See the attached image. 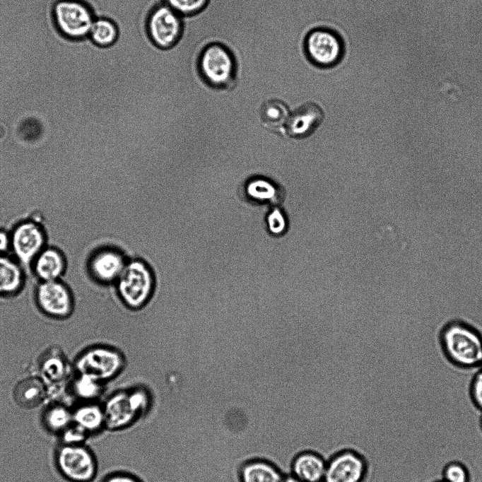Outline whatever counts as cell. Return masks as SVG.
Returning <instances> with one entry per match:
<instances>
[{
    "label": "cell",
    "mask_w": 482,
    "mask_h": 482,
    "mask_svg": "<svg viewBox=\"0 0 482 482\" xmlns=\"http://www.w3.org/2000/svg\"><path fill=\"white\" fill-rule=\"evenodd\" d=\"M101 403L105 429L119 430L131 426L148 412L152 395L145 385L134 384L107 392Z\"/></svg>",
    "instance_id": "1"
},
{
    "label": "cell",
    "mask_w": 482,
    "mask_h": 482,
    "mask_svg": "<svg viewBox=\"0 0 482 482\" xmlns=\"http://www.w3.org/2000/svg\"><path fill=\"white\" fill-rule=\"evenodd\" d=\"M442 348L454 364L472 368L481 365L482 336L473 327L461 322L447 324L441 333Z\"/></svg>",
    "instance_id": "2"
},
{
    "label": "cell",
    "mask_w": 482,
    "mask_h": 482,
    "mask_svg": "<svg viewBox=\"0 0 482 482\" xmlns=\"http://www.w3.org/2000/svg\"><path fill=\"white\" fill-rule=\"evenodd\" d=\"M155 280L151 267L142 260L127 261L116 281V290L124 305L131 310L144 307L151 299Z\"/></svg>",
    "instance_id": "3"
},
{
    "label": "cell",
    "mask_w": 482,
    "mask_h": 482,
    "mask_svg": "<svg viewBox=\"0 0 482 482\" xmlns=\"http://www.w3.org/2000/svg\"><path fill=\"white\" fill-rule=\"evenodd\" d=\"M124 364L120 351L111 346L96 344L78 353L72 368L76 374L89 375L106 384L121 372Z\"/></svg>",
    "instance_id": "4"
},
{
    "label": "cell",
    "mask_w": 482,
    "mask_h": 482,
    "mask_svg": "<svg viewBox=\"0 0 482 482\" xmlns=\"http://www.w3.org/2000/svg\"><path fill=\"white\" fill-rule=\"evenodd\" d=\"M199 71L204 81L216 88H228L235 80L236 63L231 52L219 43L208 45L201 51Z\"/></svg>",
    "instance_id": "5"
},
{
    "label": "cell",
    "mask_w": 482,
    "mask_h": 482,
    "mask_svg": "<svg viewBox=\"0 0 482 482\" xmlns=\"http://www.w3.org/2000/svg\"><path fill=\"white\" fill-rule=\"evenodd\" d=\"M34 300L38 310L52 319H67L74 312V295L62 279L38 282L34 291Z\"/></svg>",
    "instance_id": "6"
},
{
    "label": "cell",
    "mask_w": 482,
    "mask_h": 482,
    "mask_svg": "<svg viewBox=\"0 0 482 482\" xmlns=\"http://www.w3.org/2000/svg\"><path fill=\"white\" fill-rule=\"evenodd\" d=\"M55 24L59 31L71 40L88 37L96 18L93 11L81 0H59L53 9Z\"/></svg>",
    "instance_id": "7"
},
{
    "label": "cell",
    "mask_w": 482,
    "mask_h": 482,
    "mask_svg": "<svg viewBox=\"0 0 482 482\" xmlns=\"http://www.w3.org/2000/svg\"><path fill=\"white\" fill-rule=\"evenodd\" d=\"M57 464L61 473L74 482H91L98 474L94 453L81 445H64L57 452Z\"/></svg>",
    "instance_id": "8"
},
{
    "label": "cell",
    "mask_w": 482,
    "mask_h": 482,
    "mask_svg": "<svg viewBox=\"0 0 482 482\" xmlns=\"http://www.w3.org/2000/svg\"><path fill=\"white\" fill-rule=\"evenodd\" d=\"M182 29V17L165 3L151 11L146 22L150 40L160 49L175 45L181 37Z\"/></svg>",
    "instance_id": "9"
},
{
    "label": "cell",
    "mask_w": 482,
    "mask_h": 482,
    "mask_svg": "<svg viewBox=\"0 0 482 482\" xmlns=\"http://www.w3.org/2000/svg\"><path fill=\"white\" fill-rule=\"evenodd\" d=\"M368 470V460L362 454L343 449L327 459L323 482H363Z\"/></svg>",
    "instance_id": "10"
},
{
    "label": "cell",
    "mask_w": 482,
    "mask_h": 482,
    "mask_svg": "<svg viewBox=\"0 0 482 482\" xmlns=\"http://www.w3.org/2000/svg\"><path fill=\"white\" fill-rule=\"evenodd\" d=\"M12 256L24 267H29L37 254L47 246L43 228L33 221L16 225L10 233Z\"/></svg>",
    "instance_id": "11"
},
{
    "label": "cell",
    "mask_w": 482,
    "mask_h": 482,
    "mask_svg": "<svg viewBox=\"0 0 482 482\" xmlns=\"http://www.w3.org/2000/svg\"><path fill=\"white\" fill-rule=\"evenodd\" d=\"M127 263L124 255L119 251L103 248L89 256L86 261V271L95 283L108 286L116 283Z\"/></svg>",
    "instance_id": "12"
},
{
    "label": "cell",
    "mask_w": 482,
    "mask_h": 482,
    "mask_svg": "<svg viewBox=\"0 0 482 482\" xmlns=\"http://www.w3.org/2000/svg\"><path fill=\"white\" fill-rule=\"evenodd\" d=\"M305 49L311 61L322 66H331L337 63L343 50L338 36L322 29L313 30L307 35Z\"/></svg>",
    "instance_id": "13"
},
{
    "label": "cell",
    "mask_w": 482,
    "mask_h": 482,
    "mask_svg": "<svg viewBox=\"0 0 482 482\" xmlns=\"http://www.w3.org/2000/svg\"><path fill=\"white\" fill-rule=\"evenodd\" d=\"M67 267V259L63 251L47 245L34 259L29 269L40 282L61 279Z\"/></svg>",
    "instance_id": "14"
},
{
    "label": "cell",
    "mask_w": 482,
    "mask_h": 482,
    "mask_svg": "<svg viewBox=\"0 0 482 482\" xmlns=\"http://www.w3.org/2000/svg\"><path fill=\"white\" fill-rule=\"evenodd\" d=\"M327 459L320 453L305 449L297 453L291 460L289 474L303 482H323Z\"/></svg>",
    "instance_id": "15"
},
{
    "label": "cell",
    "mask_w": 482,
    "mask_h": 482,
    "mask_svg": "<svg viewBox=\"0 0 482 482\" xmlns=\"http://www.w3.org/2000/svg\"><path fill=\"white\" fill-rule=\"evenodd\" d=\"M25 267L13 256L0 254V298H12L25 287Z\"/></svg>",
    "instance_id": "16"
},
{
    "label": "cell",
    "mask_w": 482,
    "mask_h": 482,
    "mask_svg": "<svg viewBox=\"0 0 482 482\" xmlns=\"http://www.w3.org/2000/svg\"><path fill=\"white\" fill-rule=\"evenodd\" d=\"M238 474L240 482H283L286 476L275 463L260 457L242 462Z\"/></svg>",
    "instance_id": "17"
},
{
    "label": "cell",
    "mask_w": 482,
    "mask_h": 482,
    "mask_svg": "<svg viewBox=\"0 0 482 482\" xmlns=\"http://www.w3.org/2000/svg\"><path fill=\"white\" fill-rule=\"evenodd\" d=\"M322 119L320 109L313 103H307L288 117L286 124L290 136L295 137L310 134Z\"/></svg>",
    "instance_id": "18"
},
{
    "label": "cell",
    "mask_w": 482,
    "mask_h": 482,
    "mask_svg": "<svg viewBox=\"0 0 482 482\" xmlns=\"http://www.w3.org/2000/svg\"><path fill=\"white\" fill-rule=\"evenodd\" d=\"M37 363L41 375L46 380L54 382L63 380L67 376L71 366L63 352L56 347L43 352Z\"/></svg>",
    "instance_id": "19"
},
{
    "label": "cell",
    "mask_w": 482,
    "mask_h": 482,
    "mask_svg": "<svg viewBox=\"0 0 482 482\" xmlns=\"http://www.w3.org/2000/svg\"><path fill=\"white\" fill-rule=\"evenodd\" d=\"M46 394V387L42 379L29 377L20 380L13 390V398L20 406L32 408L42 402Z\"/></svg>",
    "instance_id": "20"
},
{
    "label": "cell",
    "mask_w": 482,
    "mask_h": 482,
    "mask_svg": "<svg viewBox=\"0 0 482 482\" xmlns=\"http://www.w3.org/2000/svg\"><path fill=\"white\" fill-rule=\"evenodd\" d=\"M74 423L88 434H98L105 429V414L101 402H86L72 415Z\"/></svg>",
    "instance_id": "21"
},
{
    "label": "cell",
    "mask_w": 482,
    "mask_h": 482,
    "mask_svg": "<svg viewBox=\"0 0 482 482\" xmlns=\"http://www.w3.org/2000/svg\"><path fill=\"white\" fill-rule=\"evenodd\" d=\"M74 394L86 402H96L104 398L106 384L89 375L76 374L72 382Z\"/></svg>",
    "instance_id": "22"
},
{
    "label": "cell",
    "mask_w": 482,
    "mask_h": 482,
    "mask_svg": "<svg viewBox=\"0 0 482 482\" xmlns=\"http://www.w3.org/2000/svg\"><path fill=\"white\" fill-rule=\"evenodd\" d=\"M118 28L110 19L96 18L92 25L88 38L97 46L107 47L117 40Z\"/></svg>",
    "instance_id": "23"
},
{
    "label": "cell",
    "mask_w": 482,
    "mask_h": 482,
    "mask_svg": "<svg viewBox=\"0 0 482 482\" xmlns=\"http://www.w3.org/2000/svg\"><path fill=\"white\" fill-rule=\"evenodd\" d=\"M260 117L266 127L276 129L286 124L288 113L283 103L278 100H270L261 107Z\"/></svg>",
    "instance_id": "24"
},
{
    "label": "cell",
    "mask_w": 482,
    "mask_h": 482,
    "mask_svg": "<svg viewBox=\"0 0 482 482\" xmlns=\"http://www.w3.org/2000/svg\"><path fill=\"white\" fill-rule=\"evenodd\" d=\"M73 420L69 411L60 405L49 407L44 413L43 421L45 426L53 432H63Z\"/></svg>",
    "instance_id": "25"
},
{
    "label": "cell",
    "mask_w": 482,
    "mask_h": 482,
    "mask_svg": "<svg viewBox=\"0 0 482 482\" xmlns=\"http://www.w3.org/2000/svg\"><path fill=\"white\" fill-rule=\"evenodd\" d=\"M441 479L445 482H470L471 473L465 464L452 460L444 465Z\"/></svg>",
    "instance_id": "26"
},
{
    "label": "cell",
    "mask_w": 482,
    "mask_h": 482,
    "mask_svg": "<svg viewBox=\"0 0 482 482\" xmlns=\"http://www.w3.org/2000/svg\"><path fill=\"white\" fill-rule=\"evenodd\" d=\"M208 0H164L172 10L182 17L194 15L201 11Z\"/></svg>",
    "instance_id": "27"
},
{
    "label": "cell",
    "mask_w": 482,
    "mask_h": 482,
    "mask_svg": "<svg viewBox=\"0 0 482 482\" xmlns=\"http://www.w3.org/2000/svg\"><path fill=\"white\" fill-rule=\"evenodd\" d=\"M466 392L474 406L482 413V368L481 365L471 378Z\"/></svg>",
    "instance_id": "28"
},
{
    "label": "cell",
    "mask_w": 482,
    "mask_h": 482,
    "mask_svg": "<svg viewBox=\"0 0 482 482\" xmlns=\"http://www.w3.org/2000/svg\"><path fill=\"white\" fill-rule=\"evenodd\" d=\"M62 433V438L65 445L80 444L86 439L88 435L84 430L76 424L73 426L69 425Z\"/></svg>",
    "instance_id": "29"
},
{
    "label": "cell",
    "mask_w": 482,
    "mask_h": 482,
    "mask_svg": "<svg viewBox=\"0 0 482 482\" xmlns=\"http://www.w3.org/2000/svg\"><path fill=\"white\" fill-rule=\"evenodd\" d=\"M100 482H141L135 476L122 471H116L101 478Z\"/></svg>",
    "instance_id": "30"
},
{
    "label": "cell",
    "mask_w": 482,
    "mask_h": 482,
    "mask_svg": "<svg viewBox=\"0 0 482 482\" xmlns=\"http://www.w3.org/2000/svg\"><path fill=\"white\" fill-rule=\"evenodd\" d=\"M11 251L10 233L0 230V254H6Z\"/></svg>",
    "instance_id": "31"
},
{
    "label": "cell",
    "mask_w": 482,
    "mask_h": 482,
    "mask_svg": "<svg viewBox=\"0 0 482 482\" xmlns=\"http://www.w3.org/2000/svg\"><path fill=\"white\" fill-rule=\"evenodd\" d=\"M283 482H303L291 474H286Z\"/></svg>",
    "instance_id": "32"
},
{
    "label": "cell",
    "mask_w": 482,
    "mask_h": 482,
    "mask_svg": "<svg viewBox=\"0 0 482 482\" xmlns=\"http://www.w3.org/2000/svg\"><path fill=\"white\" fill-rule=\"evenodd\" d=\"M479 428H480L481 431L482 433V413H481L480 418H479Z\"/></svg>",
    "instance_id": "33"
},
{
    "label": "cell",
    "mask_w": 482,
    "mask_h": 482,
    "mask_svg": "<svg viewBox=\"0 0 482 482\" xmlns=\"http://www.w3.org/2000/svg\"><path fill=\"white\" fill-rule=\"evenodd\" d=\"M432 482H445V481H444L442 479H440V480H436V481H434Z\"/></svg>",
    "instance_id": "34"
},
{
    "label": "cell",
    "mask_w": 482,
    "mask_h": 482,
    "mask_svg": "<svg viewBox=\"0 0 482 482\" xmlns=\"http://www.w3.org/2000/svg\"><path fill=\"white\" fill-rule=\"evenodd\" d=\"M481 365V367L482 368V360H481V365Z\"/></svg>",
    "instance_id": "35"
}]
</instances>
